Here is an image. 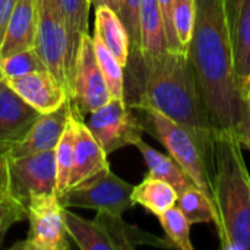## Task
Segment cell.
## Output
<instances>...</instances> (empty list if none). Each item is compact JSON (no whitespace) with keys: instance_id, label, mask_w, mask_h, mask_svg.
<instances>
[{"instance_id":"obj_17","label":"cell","mask_w":250,"mask_h":250,"mask_svg":"<svg viewBox=\"0 0 250 250\" xmlns=\"http://www.w3.org/2000/svg\"><path fill=\"white\" fill-rule=\"evenodd\" d=\"M95 220L107 231L114 250H133L139 246L173 248L167 239H160L136 226L126 223L122 215H111L107 212H97Z\"/></svg>"},{"instance_id":"obj_10","label":"cell","mask_w":250,"mask_h":250,"mask_svg":"<svg viewBox=\"0 0 250 250\" xmlns=\"http://www.w3.org/2000/svg\"><path fill=\"white\" fill-rule=\"evenodd\" d=\"M110 98L105 79L97 60L92 35L86 34L82 37L75 60L70 101L75 110L83 117L104 105Z\"/></svg>"},{"instance_id":"obj_30","label":"cell","mask_w":250,"mask_h":250,"mask_svg":"<svg viewBox=\"0 0 250 250\" xmlns=\"http://www.w3.org/2000/svg\"><path fill=\"white\" fill-rule=\"evenodd\" d=\"M196 19V0H174L173 22L177 38L185 50H188Z\"/></svg>"},{"instance_id":"obj_34","label":"cell","mask_w":250,"mask_h":250,"mask_svg":"<svg viewBox=\"0 0 250 250\" xmlns=\"http://www.w3.org/2000/svg\"><path fill=\"white\" fill-rule=\"evenodd\" d=\"M16 0H0V48L7 31V25L12 16V10Z\"/></svg>"},{"instance_id":"obj_29","label":"cell","mask_w":250,"mask_h":250,"mask_svg":"<svg viewBox=\"0 0 250 250\" xmlns=\"http://www.w3.org/2000/svg\"><path fill=\"white\" fill-rule=\"evenodd\" d=\"M45 70L48 69L35 51V48L22 50L0 59V73L4 78H15Z\"/></svg>"},{"instance_id":"obj_23","label":"cell","mask_w":250,"mask_h":250,"mask_svg":"<svg viewBox=\"0 0 250 250\" xmlns=\"http://www.w3.org/2000/svg\"><path fill=\"white\" fill-rule=\"evenodd\" d=\"M177 196L179 195L173 186L148 174L138 186H133L132 190L133 204L144 207L155 217L174 207L177 202Z\"/></svg>"},{"instance_id":"obj_21","label":"cell","mask_w":250,"mask_h":250,"mask_svg":"<svg viewBox=\"0 0 250 250\" xmlns=\"http://www.w3.org/2000/svg\"><path fill=\"white\" fill-rule=\"evenodd\" d=\"M167 48L166 31L157 0H141V60H149Z\"/></svg>"},{"instance_id":"obj_24","label":"cell","mask_w":250,"mask_h":250,"mask_svg":"<svg viewBox=\"0 0 250 250\" xmlns=\"http://www.w3.org/2000/svg\"><path fill=\"white\" fill-rule=\"evenodd\" d=\"M56 163V190L57 195L63 193L70 183V176L75 164V107L64 127V132L54 148Z\"/></svg>"},{"instance_id":"obj_19","label":"cell","mask_w":250,"mask_h":250,"mask_svg":"<svg viewBox=\"0 0 250 250\" xmlns=\"http://www.w3.org/2000/svg\"><path fill=\"white\" fill-rule=\"evenodd\" d=\"M94 37H97L108 48V51L125 69L129 60V37L120 18L111 7H95Z\"/></svg>"},{"instance_id":"obj_36","label":"cell","mask_w":250,"mask_h":250,"mask_svg":"<svg viewBox=\"0 0 250 250\" xmlns=\"http://www.w3.org/2000/svg\"><path fill=\"white\" fill-rule=\"evenodd\" d=\"M119 1H120V0H91V6H94V7H98V6H108V7H111L114 12H117Z\"/></svg>"},{"instance_id":"obj_9","label":"cell","mask_w":250,"mask_h":250,"mask_svg":"<svg viewBox=\"0 0 250 250\" xmlns=\"http://www.w3.org/2000/svg\"><path fill=\"white\" fill-rule=\"evenodd\" d=\"M7 177L9 196L25 208L37 196L57 193L54 149L16 158L7 157Z\"/></svg>"},{"instance_id":"obj_14","label":"cell","mask_w":250,"mask_h":250,"mask_svg":"<svg viewBox=\"0 0 250 250\" xmlns=\"http://www.w3.org/2000/svg\"><path fill=\"white\" fill-rule=\"evenodd\" d=\"M6 79L9 85L40 113L54 111L69 98L64 88L48 70Z\"/></svg>"},{"instance_id":"obj_11","label":"cell","mask_w":250,"mask_h":250,"mask_svg":"<svg viewBox=\"0 0 250 250\" xmlns=\"http://www.w3.org/2000/svg\"><path fill=\"white\" fill-rule=\"evenodd\" d=\"M237 88L245 101L250 88V0H223Z\"/></svg>"},{"instance_id":"obj_15","label":"cell","mask_w":250,"mask_h":250,"mask_svg":"<svg viewBox=\"0 0 250 250\" xmlns=\"http://www.w3.org/2000/svg\"><path fill=\"white\" fill-rule=\"evenodd\" d=\"M107 167L110 166L105 151L86 127L82 116L75 110V164L69 188Z\"/></svg>"},{"instance_id":"obj_26","label":"cell","mask_w":250,"mask_h":250,"mask_svg":"<svg viewBox=\"0 0 250 250\" xmlns=\"http://www.w3.org/2000/svg\"><path fill=\"white\" fill-rule=\"evenodd\" d=\"M176 207L185 214L190 224H207L214 221V207L211 198L198 186L186 189L177 196Z\"/></svg>"},{"instance_id":"obj_22","label":"cell","mask_w":250,"mask_h":250,"mask_svg":"<svg viewBox=\"0 0 250 250\" xmlns=\"http://www.w3.org/2000/svg\"><path fill=\"white\" fill-rule=\"evenodd\" d=\"M63 220L67 234L73 239L76 246L82 250H114V246L97 220H86L69 211L63 207Z\"/></svg>"},{"instance_id":"obj_8","label":"cell","mask_w":250,"mask_h":250,"mask_svg":"<svg viewBox=\"0 0 250 250\" xmlns=\"http://www.w3.org/2000/svg\"><path fill=\"white\" fill-rule=\"evenodd\" d=\"M29 221L28 236L12 249L19 250H67L69 234L63 220V205L57 193L37 196L26 205Z\"/></svg>"},{"instance_id":"obj_28","label":"cell","mask_w":250,"mask_h":250,"mask_svg":"<svg viewBox=\"0 0 250 250\" xmlns=\"http://www.w3.org/2000/svg\"><path fill=\"white\" fill-rule=\"evenodd\" d=\"M166 233V239L173 248L180 250H193L190 242V221L185 214L174 205L157 217Z\"/></svg>"},{"instance_id":"obj_12","label":"cell","mask_w":250,"mask_h":250,"mask_svg":"<svg viewBox=\"0 0 250 250\" xmlns=\"http://www.w3.org/2000/svg\"><path fill=\"white\" fill-rule=\"evenodd\" d=\"M72 108L73 104L70 98H67V101L57 110L41 113L28 129L25 136L19 142L7 148V157L16 158L54 149L64 132Z\"/></svg>"},{"instance_id":"obj_1","label":"cell","mask_w":250,"mask_h":250,"mask_svg":"<svg viewBox=\"0 0 250 250\" xmlns=\"http://www.w3.org/2000/svg\"><path fill=\"white\" fill-rule=\"evenodd\" d=\"M130 107H146L163 113L192 132L208 158L214 160V127L205 105L188 50L164 53L129 64Z\"/></svg>"},{"instance_id":"obj_7","label":"cell","mask_w":250,"mask_h":250,"mask_svg":"<svg viewBox=\"0 0 250 250\" xmlns=\"http://www.w3.org/2000/svg\"><path fill=\"white\" fill-rule=\"evenodd\" d=\"M85 125L107 155L123 146L136 145L144 133L138 114L125 98H110L86 114Z\"/></svg>"},{"instance_id":"obj_35","label":"cell","mask_w":250,"mask_h":250,"mask_svg":"<svg viewBox=\"0 0 250 250\" xmlns=\"http://www.w3.org/2000/svg\"><path fill=\"white\" fill-rule=\"evenodd\" d=\"M9 195V177H7V148L0 146V199Z\"/></svg>"},{"instance_id":"obj_18","label":"cell","mask_w":250,"mask_h":250,"mask_svg":"<svg viewBox=\"0 0 250 250\" xmlns=\"http://www.w3.org/2000/svg\"><path fill=\"white\" fill-rule=\"evenodd\" d=\"M59 6L63 15L67 40V70L70 81H73L75 60L82 37L89 34L88 21L91 0H59Z\"/></svg>"},{"instance_id":"obj_16","label":"cell","mask_w":250,"mask_h":250,"mask_svg":"<svg viewBox=\"0 0 250 250\" xmlns=\"http://www.w3.org/2000/svg\"><path fill=\"white\" fill-rule=\"evenodd\" d=\"M35 28H37L35 0H16L0 48V59L22 50L34 48Z\"/></svg>"},{"instance_id":"obj_3","label":"cell","mask_w":250,"mask_h":250,"mask_svg":"<svg viewBox=\"0 0 250 250\" xmlns=\"http://www.w3.org/2000/svg\"><path fill=\"white\" fill-rule=\"evenodd\" d=\"M214 223L224 250H250V174L233 129L214 138Z\"/></svg>"},{"instance_id":"obj_32","label":"cell","mask_w":250,"mask_h":250,"mask_svg":"<svg viewBox=\"0 0 250 250\" xmlns=\"http://www.w3.org/2000/svg\"><path fill=\"white\" fill-rule=\"evenodd\" d=\"M158 7L161 12L164 31H166V40H167V48L171 51H182L185 50L177 38L174 22H173V1L174 0H157Z\"/></svg>"},{"instance_id":"obj_4","label":"cell","mask_w":250,"mask_h":250,"mask_svg":"<svg viewBox=\"0 0 250 250\" xmlns=\"http://www.w3.org/2000/svg\"><path fill=\"white\" fill-rule=\"evenodd\" d=\"M132 108L138 114L144 132H148L160 141L168 154L190 176L193 183L211 198L215 171L214 160L207 157L192 132L157 110L146 107Z\"/></svg>"},{"instance_id":"obj_27","label":"cell","mask_w":250,"mask_h":250,"mask_svg":"<svg viewBox=\"0 0 250 250\" xmlns=\"http://www.w3.org/2000/svg\"><path fill=\"white\" fill-rule=\"evenodd\" d=\"M94 48L101 73L105 79L108 92L111 98H125V69L117 62V59L108 51V48L92 35Z\"/></svg>"},{"instance_id":"obj_5","label":"cell","mask_w":250,"mask_h":250,"mask_svg":"<svg viewBox=\"0 0 250 250\" xmlns=\"http://www.w3.org/2000/svg\"><path fill=\"white\" fill-rule=\"evenodd\" d=\"M132 190V185L116 176L107 167L67 188L57 196L64 208H85L111 215H123V212L135 205Z\"/></svg>"},{"instance_id":"obj_31","label":"cell","mask_w":250,"mask_h":250,"mask_svg":"<svg viewBox=\"0 0 250 250\" xmlns=\"http://www.w3.org/2000/svg\"><path fill=\"white\" fill-rule=\"evenodd\" d=\"M26 220V208L12 196L0 199V246L12 226Z\"/></svg>"},{"instance_id":"obj_13","label":"cell","mask_w":250,"mask_h":250,"mask_svg":"<svg viewBox=\"0 0 250 250\" xmlns=\"http://www.w3.org/2000/svg\"><path fill=\"white\" fill-rule=\"evenodd\" d=\"M40 114L0 73V146L9 148L19 142Z\"/></svg>"},{"instance_id":"obj_2","label":"cell","mask_w":250,"mask_h":250,"mask_svg":"<svg viewBox=\"0 0 250 250\" xmlns=\"http://www.w3.org/2000/svg\"><path fill=\"white\" fill-rule=\"evenodd\" d=\"M188 53L214 127L234 129L245 101L234 78L223 0H196V19Z\"/></svg>"},{"instance_id":"obj_6","label":"cell","mask_w":250,"mask_h":250,"mask_svg":"<svg viewBox=\"0 0 250 250\" xmlns=\"http://www.w3.org/2000/svg\"><path fill=\"white\" fill-rule=\"evenodd\" d=\"M35 13L34 48L70 98L72 81L67 70V40L59 0H35Z\"/></svg>"},{"instance_id":"obj_33","label":"cell","mask_w":250,"mask_h":250,"mask_svg":"<svg viewBox=\"0 0 250 250\" xmlns=\"http://www.w3.org/2000/svg\"><path fill=\"white\" fill-rule=\"evenodd\" d=\"M233 130H234L242 148H246L250 151V107H248L246 104H245L240 119Z\"/></svg>"},{"instance_id":"obj_25","label":"cell","mask_w":250,"mask_h":250,"mask_svg":"<svg viewBox=\"0 0 250 250\" xmlns=\"http://www.w3.org/2000/svg\"><path fill=\"white\" fill-rule=\"evenodd\" d=\"M116 13L120 18L129 37V60L126 66L136 64L142 59V54H141V0H120Z\"/></svg>"},{"instance_id":"obj_37","label":"cell","mask_w":250,"mask_h":250,"mask_svg":"<svg viewBox=\"0 0 250 250\" xmlns=\"http://www.w3.org/2000/svg\"><path fill=\"white\" fill-rule=\"evenodd\" d=\"M245 104H246L248 107H250V88L249 91H248V94H246V97H245Z\"/></svg>"},{"instance_id":"obj_20","label":"cell","mask_w":250,"mask_h":250,"mask_svg":"<svg viewBox=\"0 0 250 250\" xmlns=\"http://www.w3.org/2000/svg\"><path fill=\"white\" fill-rule=\"evenodd\" d=\"M135 146L139 149L141 155L144 157V161L148 167V176H152L155 179L168 183L170 186L174 188L177 195L183 193L186 189L192 186H196L190 179V176L182 168V166L171 155H166L154 149L142 139Z\"/></svg>"}]
</instances>
